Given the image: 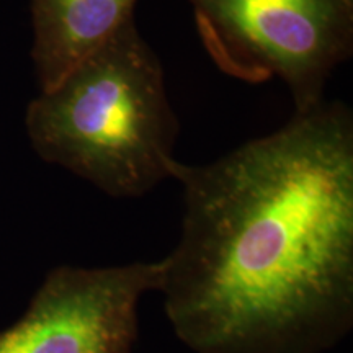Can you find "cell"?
<instances>
[{
	"label": "cell",
	"instance_id": "cell-5",
	"mask_svg": "<svg viewBox=\"0 0 353 353\" xmlns=\"http://www.w3.org/2000/svg\"><path fill=\"white\" fill-rule=\"evenodd\" d=\"M138 0H32V57L41 92L57 85L128 21Z\"/></svg>",
	"mask_w": 353,
	"mask_h": 353
},
{
	"label": "cell",
	"instance_id": "cell-4",
	"mask_svg": "<svg viewBox=\"0 0 353 353\" xmlns=\"http://www.w3.org/2000/svg\"><path fill=\"white\" fill-rule=\"evenodd\" d=\"M162 273V260L56 267L21 319L0 332V353H132L139 303L159 291Z\"/></svg>",
	"mask_w": 353,
	"mask_h": 353
},
{
	"label": "cell",
	"instance_id": "cell-2",
	"mask_svg": "<svg viewBox=\"0 0 353 353\" xmlns=\"http://www.w3.org/2000/svg\"><path fill=\"white\" fill-rule=\"evenodd\" d=\"M43 161L113 198H139L170 179L179 120L161 59L131 20L28 105Z\"/></svg>",
	"mask_w": 353,
	"mask_h": 353
},
{
	"label": "cell",
	"instance_id": "cell-1",
	"mask_svg": "<svg viewBox=\"0 0 353 353\" xmlns=\"http://www.w3.org/2000/svg\"><path fill=\"white\" fill-rule=\"evenodd\" d=\"M159 293L195 353H325L353 329V114L342 101L203 165Z\"/></svg>",
	"mask_w": 353,
	"mask_h": 353
},
{
	"label": "cell",
	"instance_id": "cell-3",
	"mask_svg": "<svg viewBox=\"0 0 353 353\" xmlns=\"http://www.w3.org/2000/svg\"><path fill=\"white\" fill-rule=\"evenodd\" d=\"M216 68L242 82L280 79L294 112L324 100L353 52V0H187Z\"/></svg>",
	"mask_w": 353,
	"mask_h": 353
}]
</instances>
